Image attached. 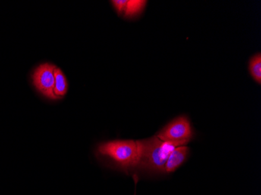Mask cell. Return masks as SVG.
<instances>
[{
	"mask_svg": "<svg viewBox=\"0 0 261 195\" xmlns=\"http://www.w3.org/2000/svg\"><path fill=\"white\" fill-rule=\"evenodd\" d=\"M97 153L120 170L127 172L137 168L141 155L140 141L115 140L102 142Z\"/></svg>",
	"mask_w": 261,
	"mask_h": 195,
	"instance_id": "cell-1",
	"label": "cell"
},
{
	"mask_svg": "<svg viewBox=\"0 0 261 195\" xmlns=\"http://www.w3.org/2000/svg\"><path fill=\"white\" fill-rule=\"evenodd\" d=\"M140 144L141 155L138 167L152 173H163L171 152L181 146L178 144L161 141L156 135L140 140Z\"/></svg>",
	"mask_w": 261,
	"mask_h": 195,
	"instance_id": "cell-2",
	"label": "cell"
},
{
	"mask_svg": "<svg viewBox=\"0 0 261 195\" xmlns=\"http://www.w3.org/2000/svg\"><path fill=\"white\" fill-rule=\"evenodd\" d=\"M193 135L191 123L186 116H180L171 120L156 134L161 141L178 144L181 146L187 145Z\"/></svg>",
	"mask_w": 261,
	"mask_h": 195,
	"instance_id": "cell-3",
	"label": "cell"
},
{
	"mask_svg": "<svg viewBox=\"0 0 261 195\" xmlns=\"http://www.w3.org/2000/svg\"><path fill=\"white\" fill-rule=\"evenodd\" d=\"M56 68L54 64L45 63L35 69L32 76V83L36 90L45 98L54 100L57 99L54 92Z\"/></svg>",
	"mask_w": 261,
	"mask_h": 195,
	"instance_id": "cell-4",
	"label": "cell"
},
{
	"mask_svg": "<svg viewBox=\"0 0 261 195\" xmlns=\"http://www.w3.org/2000/svg\"><path fill=\"white\" fill-rule=\"evenodd\" d=\"M189 152V147H187L186 145L179 146V147L174 149L166 162L163 173L164 174H171L176 171L186 162Z\"/></svg>",
	"mask_w": 261,
	"mask_h": 195,
	"instance_id": "cell-5",
	"label": "cell"
},
{
	"mask_svg": "<svg viewBox=\"0 0 261 195\" xmlns=\"http://www.w3.org/2000/svg\"><path fill=\"white\" fill-rule=\"evenodd\" d=\"M55 83H54V92L57 99H62L67 95L68 91V82L62 70L57 67L54 72Z\"/></svg>",
	"mask_w": 261,
	"mask_h": 195,
	"instance_id": "cell-6",
	"label": "cell"
},
{
	"mask_svg": "<svg viewBox=\"0 0 261 195\" xmlns=\"http://www.w3.org/2000/svg\"><path fill=\"white\" fill-rule=\"evenodd\" d=\"M147 4V1L143 0H130L127 1L125 10H124V18L133 19L141 15L144 11L145 7Z\"/></svg>",
	"mask_w": 261,
	"mask_h": 195,
	"instance_id": "cell-7",
	"label": "cell"
},
{
	"mask_svg": "<svg viewBox=\"0 0 261 195\" xmlns=\"http://www.w3.org/2000/svg\"><path fill=\"white\" fill-rule=\"evenodd\" d=\"M249 73L255 82L261 83V54L260 52L255 54L249 61Z\"/></svg>",
	"mask_w": 261,
	"mask_h": 195,
	"instance_id": "cell-8",
	"label": "cell"
},
{
	"mask_svg": "<svg viewBox=\"0 0 261 195\" xmlns=\"http://www.w3.org/2000/svg\"><path fill=\"white\" fill-rule=\"evenodd\" d=\"M127 1V0H114V1H111V4H112L114 8L115 9L118 16L124 15Z\"/></svg>",
	"mask_w": 261,
	"mask_h": 195,
	"instance_id": "cell-9",
	"label": "cell"
},
{
	"mask_svg": "<svg viewBox=\"0 0 261 195\" xmlns=\"http://www.w3.org/2000/svg\"><path fill=\"white\" fill-rule=\"evenodd\" d=\"M135 195H136V192H135Z\"/></svg>",
	"mask_w": 261,
	"mask_h": 195,
	"instance_id": "cell-10",
	"label": "cell"
}]
</instances>
